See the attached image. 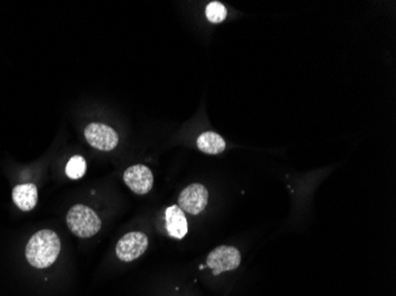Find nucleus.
Returning a JSON list of instances; mask_svg holds the SVG:
<instances>
[{"instance_id":"1a4fd4ad","label":"nucleus","mask_w":396,"mask_h":296,"mask_svg":"<svg viewBox=\"0 0 396 296\" xmlns=\"http://www.w3.org/2000/svg\"><path fill=\"white\" fill-rule=\"evenodd\" d=\"M13 199L22 211H31L36 206L38 200L36 185H18L13 188Z\"/></svg>"},{"instance_id":"423d86ee","label":"nucleus","mask_w":396,"mask_h":296,"mask_svg":"<svg viewBox=\"0 0 396 296\" xmlns=\"http://www.w3.org/2000/svg\"><path fill=\"white\" fill-rule=\"evenodd\" d=\"M209 192L205 186L202 184H191L180 192L178 203L183 211L196 216L207 208Z\"/></svg>"},{"instance_id":"7ed1b4c3","label":"nucleus","mask_w":396,"mask_h":296,"mask_svg":"<svg viewBox=\"0 0 396 296\" xmlns=\"http://www.w3.org/2000/svg\"><path fill=\"white\" fill-rule=\"evenodd\" d=\"M241 263V254L237 248L222 245L212 250L207 258V264L212 269L214 275H220L224 272L235 270Z\"/></svg>"},{"instance_id":"f8f14e48","label":"nucleus","mask_w":396,"mask_h":296,"mask_svg":"<svg viewBox=\"0 0 396 296\" xmlns=\"http://www.w3.org/2000/svg\"><path fill=\"white\" fill-rule=\"evenodd\" d=\"M227 8L220 1H212L205 8V16L212 24H220L227 18Z\"/></svg>"},{"instance_id":"9b49d317","label":"nucleus","mask_w":396,"mask_h":296,"mask_svg":"<svg viewBox=\"0 0 396 296\" xmlns=\"http://www.w3.org/2000/svg\"><path fill=\"white\" fill-rule=\"evenodd\" d=\"M86 171H87V163L84 161V156H72L65 167L67 176L74 181L82 178L86 174Z\"/></svg>"},{"instance_id":"39448f33","label":"nucleus","mask_w":396,"mask_h":296,"mask_svg":"<svg viewBox=\"0 0 396 296\" xmlns=\"http://www.w3.org/2000/svg\"><path fill=\"white\" fill-rule=\"evenodd\" d=\"M86 140L92 147L109 152L118 146L119 136L116 131L104 124H90L84 129Z\"/></svg>"},{"instance_id":"0eeeda50","label":"nucleus","mask_w":396,"mask_h":296,"mask_svg":"<svg viewBox=\"0 0 396 296\" xmlns=\"http://www.w3.org/2000/svg\"><path fill=\"white\" fill-rule=\"evenodd\" d=\"M124 181L136 195H146L153 188L152 171L145 165H133L125 171Z\"/></svg>"},{"instance_id":"f257e3e1","label":"nucleus","mask_w":396,"mask_h":296,"mask_svg":"<svg viewBox=\"0 0 396 296\" xmlns=\"http://www.w3.org/2000/svg\"><path fill=\"white\" fill-rule=\"evenodd\" d=\"M60 252L61 240L56 232L40 230L29 240L25 256L32 267L45 269L55 263Z\"/></svg>"},{"instance_id":"9d476101","label":"nucleus","mask_w":396,"mask_h":296,"mask_svg":"<svg viewBox=\"0 0 396 296\" xmlns=\"http://www.w3.org/2000/svg\"><path fill=\"white\" fill-rule=\"evenodd\" d=\"M197 147L205 154H220L225 149V141L223 138L215 132H205L197 139Z\"/></svg>"},{"instance_id":"6e6552de","label":"nucleus","mask_w":396,"mask_h":296,"mask_svg":"<svg viewBox=\"0 0 396 296\" xmlns=\"http://www.w3.org/2000/svg\"><path fill=\"white\" fill-rule=\"evenodd\" d=\"M165 220H166V230L170 236L177 240L184 238L185 235L188 233V220L180 206L173 205L166 208Z\"/></svg>"},{"instance_id":"f03ea898","label":"nucleus","mask_w":396,"mask_h":296,"mask_svg":"<svg viewBox=\"0 0 396 296\" xmlns=\"http://www.w3.org/2000/svg\"><path fill=\"white\" fill-rule=\"evenodd\" d=\"M67 225L77 237L89 238L100 231L101 220L92 208L77 204L74 205L67 213Z\"/></svg>"},{"instance_id":"20e7f679","label":"nucleus","mask_w":396,"mask_h":296,"mask_svg":"<svg viewBox=\"0 0 396 296\" xmlns=\"http://www.w3.org/2000/svg\"><path fill=\"white\" fill-rule=\"evenodd\" d=\"M148 238L143 232H128L116 245V256L124 262H132L146 252Z\"/></svg>"}]
</instances>
